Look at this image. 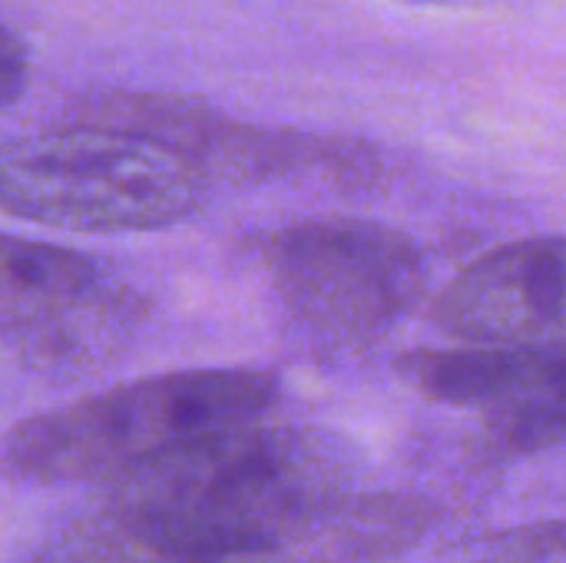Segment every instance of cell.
Wrapping results in <instances>:
<instances>
[{
	"mask_svg": "<svg viewBox=\"0 0 566 563\" xmlns=\"http://www.w3.org/2000/svg\"><path fill=\"white\" fill-rule=\"evenodd\" d=\"M66 119L149 136L192 163L209 186L272 183L298 173L361 176L371 169V153L361 143L252 126L202 100L172 93H93L76 100Z\"/></svg>",
	"mask_w": 566,
	"mask_h": 563,
	"instance_id": "5",
	"label": "cell"
},
{
	"mask_svg": "<svg viewBox=\"0 0 566 563\" xmlns=\"http://www.w3.org/2000/svg\"><path fill=\"white\" fill-rule=\"evenodd\" d=\"M206 176L169 146L66 119L0 146V212L66 232H149L196 216Z\"/></svg>",
	"mask_w": 566,
	"mask_h": 563,
	"instance_id": "3",
	"label": "cell"
},
{
	"mask_svg": "<svg viewBox=\"0 0 566 563\" xmlns=\"http://www.w3.org/2000/svg\"><path fill=\"white\" fill-rule=\"evenodd\" d=\"M434 322L458 345L566 348V236L481 256L444 285Z\"/></svg>",
	"mask_w": 566,
	"mask_h": 563,
	"instance_id": "7",
	"label": "cell"
},
{
	"mask_svg": "<svg viewBox=\"0 0 566 563\" xmlns=\"http://www.w3.org/2000/svg\"><path fill=\"white\" fill-rule=\"evenodd\" d=\"M93 259L0 232V329L53 352L70 342L109 299Z\"/></svg>",
	"mask_w": 566,
	"mask_h": 563,
	"instance_id": "8",
	"label": "cell"
},
{
	"mask_svg": "<svg viewBox=\"0 0 566 563\" xmlns=\"http://www.w3.org/2000/svg\"><path fill=\"white\" fill-rule=\"evenodd\" d=\"M265 269L295 319L332 338L391 329L424 292L418 246L365 219H308L265 242Z\"/></svg>",
	"mask_w": 566,
	"mask_h": 563,
	"instance_id": "4",
	"label": "cell"
},
{
	"mask_svg": "<svg viewBox=\"0 0 566 563\" xmlns=\"http://www.w3.org/2000/svg\"><path fill=\"white\" fill-rule=\"evenodd\" d=\"M279 385L255 368H202L139 378L20 421L3 468L40 484H116L182 448L265 418Z\"/></svg>",
	"mask_w": 566,
	"mask_h": 563,
	"instance_id": "2",
	"label": "cell"
},
{
	"mask_svg": "<svg viewBox=\"0 0 566 563\" xmlns=\"http://www.w3.org/2000/svg\"><path fill=\"white\" fill-rule=\"evenodd\" d=\"M468 563H566V518L504 531L484 541Z\"/></svg>",
	"mask_w": 566,
	"mask_h": 563,
	"instance_id": "11",
	"label": "cell"
},
{
	"mask_svg": "<svg viewBox=\"0 0 566 563\" xmlns=\"http://www.w3.org/2000/svg\"><path fill=\"white\" fill-rule=\"evenodd\" d=\"M401 375L421 395L474 411L497 451L566 441V348H431L401 358Z\"/></svg>",
	"mask_w": 566,
	"mask_h": 563,
	"instance_id": "6",
	"label": "cell"
},
{
	"mask_svg": "<svg viewBox=\"0 0 566 563\" xmlns=\"http://www.w3.org/2000/svg\"><path fill=\"white\" fill-rule=\"evenodd\" d=\"M30 563H295L279 551H202L186 548L109 514H90L53 534Z\"/></svg>",
	"mask_w": 566,
	"mask_h": 563,
	"instance_id": "10",
	"label": "cell"
},
{
	"mask_svg": "<svg viewBox=\"0 0 566 563\" xmlns=\"http://www.w3.org/2000/svg\"><path fill=\"white\" fill-rule=\"evenodd\" d=\"M348 478L328 435L255 418L109 484L99 514L186 548L289 557Z\"/></svg>",
	"mask_w": 566,
	"mask_h": 563,
	"instance_id": "1",
	"label": "cell"
},
{
	"mask_svg": "<svg viewBox=\"0 0 566 563\" xmlns=\"http://www.w3.org/2000/svg\"><path fill=\"white\" fill-rule=\"evenodd\" d=\"M27 86V53L20 40L0 23V106H10Z\"/></svg>",
	"mask_w": 566,
	"mask_h": 563,
	"instance_id": "12",
	"label": "cell"
},
{
	"mask_svg": "<svg viewBox=\"0 0 566 563\" xmlns=\"http://www.w3.org/2000/svg\"><path fill=\"white\" fill-rule=\"evenodd\" d=\"M434 524L431 504L405 494L342 491L292 548L295 563H375L411 551Z\"/></svg>",
	"mask_w": 566,
	"mask_h": 563,
	"instance_id": "9",
	"label": "cell"
}]
</instances>
